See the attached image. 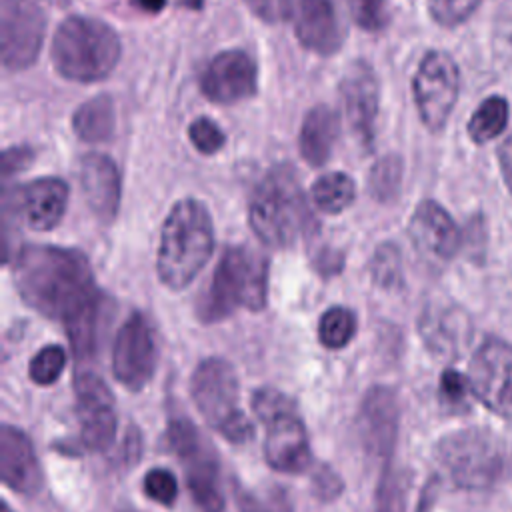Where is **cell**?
Masks as SVG:
<instances>
[{
	"mask_svg": "<svg viewBox=\"0 0 512 512\" xmlns=\"http://www.w3.org/2000/svg\"><path fill=\"white\" fill-rule=\"evenodd\" d=\"M80 186L92 214L108 224L120 206V172L106 154L90 152L80 160Z\"/></svg>",
	"mask_w": 512,
	"mask_h": 512,
	"instance_id": "cell-20",
	"label": "cell"
},
{
	"mask_svg": "<svg viewBox=\"0 0 512 512\" xmlns=\"http://www.w3.org/2000/svg\"><path fill=\"white\" fill-rule=\"evenodd\" d=\"M372 276L384 288H390V286L398 284V280H400V256H398V250L392 244H382L376 250L374 260H372Z\"/></svg>",
	"mask_w": 512,
	"mask_h": 512,
	"instance_id": "cell-34",
	"label": "cell"
},
{
	"mask_svg": "<svg viewBox=\"0 0 512 512\" xmlns=\"http://www.w3.org/2000/svg\"><path fill=\"white\" fill-rule=\"evenodd\" d=\"M440 392L452 404L462 402L468 396V392H472L470 380L456 370H444V374L440 378Z\"/></svg>",
	"mask_w": 512,
	"mask_h": 512,
	"instance_id": "cell-38",
	"label": "cell"
},
{
	"mask_svg": "<svg viewBox=\"0 0 512 512\" xmlns=\"http://www.w3.org/2000/svg\"><path fill=\"white\" fill-rule=\"evenodd\" d=\"M398 400L390 388L376 386L366 392L358 412V434L364 452L374 460L390 456L398 434Z\"/></svg>",
	"mask_w": 512,
	"mask_h": 512,
	"instance_id": "cell-17",
	"label": "cell"
},
{
	"mask_svg": "<svg viewBox=\"0 0 512 512\" xmlns=\"http://www.w3.org/2000/svg\"><path fill=\"white\" fill-rule=\"evenodd\" d=\"M74 396L82 444L90 450H106L116 434V410L110 388L100 376L82 372L74 380Z\"/></svg>",
	"mask_w": 512,
	"mask_h": 512,
	"instance_id": "cell-13",
	"label": "cell"
},
{
	"mask_svg": "<svg viewBox=\"0 0 512 512\" xmlns=\"http://www.w3.org/2000/svg\"><path fill=\"white\" fill-rule=\"evenodd\" d=\"M66 366V354L60 346H46L30 360V378L36 384H52Z\"/></svg>",
	"mask_w": 512,
	"mask_h": 512,
	"instance_id": "cell-30",
	"label": "cell"
},
{
	"mask_svg": "<svg viewBox=\"0 0 512 512\" xmlns=\"http://www.w3.org/2000/svg\"><path fill=\"white\" fill-rule=\"evenodd\" d=\"M266 462L288 474H298L310 464V444L296 410H288L266 424L264 440Z\"/></svg>",
	"mask_w": 512,
	"mask_h": 512,
	"instance_id": "cell-18",
	"label": "cell"
},
{
	"mask_svg": "<svg viewBox=\"0 0 512 512\" xmlns=\"http://www.w3.org/2000/svg\"><path fill=\"white\" fill-rule=\"evenodd\" d=\"M0 474L8 488L32 494L42 484V470L30 440L16 428H0Z\"/></svg>",
	"mask_w": 512,
	"mask_h": 512,
	"instance_id": "cell-21",
	"label": "cell"
},
{
	"mask_svg": "<svg viewBox=\"0 0 512 512\" xmlns=\"http://www.w3.org/2000/svg\"><path fill=\"white\" fill-rule=\"evenodd\" d=\"M422 332L430 346L442 350V352H452L462 342L466 340L468 328L462 326L460 314L452 310H438V312H428L426 320L422 322Z\"/></svg>",
	"mask_w": 512,
	"mask_h": 512,
	"instance_id": "cell-26",
	"label": "cell"
},
{
	"mask_svg": "<svg viewBox=\"0 0 512 512\" xmlns=\"http://www.w3.org/2000/svg\"><path fill=\"white\" fill-rule=\"evenodd\" d=\"M404 510H406L404 484L396 472L386 470L382 474L378 490H376L374 512H404Z\"/></svg>",
	"mask_w": 512,
	"mask_h": 512,
	"instance_id": "cell-31",
	"label": "cell"
},
{
	"mask_svg": "<svg viewBox=\"0 0 512 512\" xmlns=\"http://www.w3.org/2000/svg\"><path fill=\"white\" fill-rule=\"evenodd\" d=\"M168 442L184 464L186 482L196 506L202 512H222L224 498L218 482V462L200 430L188 420H172Z\"/></svg>",
	"mask_w": 512,
	"mask_h": 512,
	"instance_id": "cell-7",
	"label": "cell"
},
{
	"mask_svg": "<svg viewBox=\"0 0 512 512\" xmlns=\"http://www.w3.org/2000/svg\"><path fill=\"white\" fill-rule=\"evenodd\" d=\"M252 408H254V414L258 416V420L264 424H268L270 420H274L276 416H280L288 410H294L292 402L284 394H280L278 390H272V388H262V390L254 392Z\"/></svg>",
	"mask_w": 512,
	"mask_h": 512,
	"instance_id": "cell-35",
	"label": "cell"
},
{
	"mask_svg": "<svg viewBox=\"0 0 512 512\" xmlns=\"http://www.w3.org/2000/svg\"><path fill=\"white\" fill-rule=\"evenodd\" d=\"M408 234L414 248L434 260H448L460 248V230L450 214L436 202L424 200L414 210Z\"/></svg>",
	"mask_w": 512,
	"mask_h": 512,
	"instance_id": "cell-19",
	"label": "cell"
},
{
	"mask_svg": "<svg viewBox=\"0 0 512 512\" xmlns=\"http://www.w3.org/2000/svg\"><path fill=\"white\" fill-rule=\"evenodd\" d=\"M30 160H32V150L30 148H10V150H6L4 156H2L4 174L8 176L10 172L22 170Z\"/></svg>",
	"mask_w": 512,
	"mask_h": 512,
	"instance_id": "cell-40",
	"label": "cell"
},
{
	"mask_svg": "<svg viewBox=\"0 0 512 512\" xmlns=\"http://www.w3.org/2000/svg\"><path fill=\"white\" fill-rule=\"evenodd\" d=\"M312 484H314L316 494H318L320 498H324V500H332L334 496L340 494V488H342V484H340L336 472H332V470L326 468V466L318 468V472L314 474Z\"/></svg>",
	"mask_w": 512,
	"mask_h": 512,
	"instance_id": "cell-39",
	"label": "cell"
},
{
	"mask_svg": "<svg viewBox=\"0 0 512 512\" xmlns=\"http://www.w3.org/2000/svg\"><path fill=\"white\" fill-rule=\"evenodd\" d=\"M68 204V186L60 178H38L20 192V208L26 224L34 230L54 228Z\"/></svg>",
	"mask_w": 512,
	"mask_h": 512,
	"instance_id": "cell-22",
	"label": "cell"
},
{
	"mask_svg": "<svg viewBox=\"0 0 512 512\" xmlns=\"http://www.w3.org/2000/svg\"><path fill=\"white\" fill-rule=\"evenodd\" d=\"M266 280L268 262L262 254L246 246H230L198 304V316L204 322H218L238 306L260 310L266 302Z\"/></svg>",
	"mask_w": 512,
	"mask_h": 512,
	"instance_id": "cell-5",
	"label": "cell"
},
{
	"mask_svg": "<svg viewBox=\"0 0 512 512\" xmlns=\"http://www.w3.org/2000/svg\"><path fill=\"white\" fill-rule=\"evenodd\" d=\"M338 136V118L326 104L314 106L300 128V154L310 166H322L328 162L334 140Z\"/></svg>",
	"mask_w": 512,
	"mask_h": 512,
	"instance_id": "cell-23",
	"label": "cell"
},
{
	"mask_svg": "<svg viewBox=\"0 0 512 512\" xmlns=\"http://www.w3.org/2000/svg\"><path fill=\"white\" fill-rule=\"evenodd\" d=\"M472 394L498 416L512 418V344L488 338L468 370Z\"/></svg>",
	"mask_w": 512,
	"mask_h": 512,
	"instance_id": "cell-11",
	"label": "cell"
},
{
	"mask_svg": "<svg viewBox=\"0 0 512 512\" xmlns=\"http://www.w3.org/2000/svg\"><path fill=\"white\" fill-rule=\"evenodd\" d=\"M236 500H238L240 512H268L250 492H246L242 488L236 490Z\"/></svg>",
	"mask_w": 512,
	"mask_h": 512,
	"instance_id": "cell-43",
	"label": "cell"
},
{
	"mask_svg": "<svg viewBox=\"0 0 512 512\" xmlns=\"http://www.w3.org/2000/svg\"><path fill=\"white\" fill-rule=\"evenodd\" d=\"M2 512H12V510L8 508V504H2Z\"/></svg>",
	"mask_w": 512,
	"mask_h": 512,
	"instance_id": "cell-47",
	"label": "cell"
},
{
	"mask_svg": "<svg viewBox=\"0 0 512 512\" xmlns=\"http://www.w3.org/2000/svg\"><path fill=\"white\" fill-rule=\"evenodd\" d=\"M280 10L304 48L320 56L340 50L344 30L332 0H280Z\"/></svg>",
	"mask_w": 512,
	"mask_h": 512,
	"instance_id": "cell-14",
	"label": "cell"
},
{
	"mask_svg": "<svg viewBox=\"0 0 512 512\" xmlns=\"http://www.w3.org/2000/svg\"><path fill=\"white\" fill-rule=\"evenodd\" d=\"M460 76L456 62L440 50L428 52L412 80L414 102L424 126L432 132L444 128L456 104Z\"/></svg>",
	"mask_w": 512,
	"mask_h": 512,
	"instance_id": "cell-8",
	"label": "cell"
},
{
	"mask_svg": "<svg viewBox=\"0 0 512 512\" xmlns=\"http://www.w3.org/2000/svg\"><path fill=\"white\" fill-rule=\"evenodd\" d=\"M340 96L350 130L362 146H370L378 114V78L368 62L358 60L348 66L340 82Z\"/></svg>",
	"mask_w": 512,
	"mask_h": 512,
	"instance_id": "cell-16",
	"label": "cell"
},
{
	"mask_svg": "<svg viewBox=\"0 0 512 512\" xmlns=\"http://www.w3.org/2000/svg\"><path fill=\"white\" fill-rule=\"evenodd\" d=\"M312 202L326 214H338L346 210L356 196L354 180L344 172H330L320 176L310 190Z\"/></svg>",
	"mask_w": 512,
	"mask_h": 512,
	"instance_id": "cell-25",
	"label": "cell"
},
{
	"mask_svg": "<svg viewBox=\"0 0 512 512\" xmlns=\"http://www.w3.org/2000/svg\"><path fill=\"white\" fill-rule=\"evenodd\" d=\"M56 6H66L68 4V0H52Z\"/></svg>",
	"mask_w": 512,
	"mask_h": 512,
	"instance_id": "cell-46",
	"label": "cell"
},
{
	"mask_svg": "<svg viewBox=\"0 0 512 512\" xmlns=\"http://www.w3.org/2000/svg\"><path fill=\"white\" fill-rule=\"evenodd\" d=\"M248 220L256 236L272 248L288 246L306 232L310 214L290 168H274L260 180L250 200Z\"/></svg>",
	"mask_w": 512,
	"mask_h": 512,
	"instance_id": "cell-4",
	"label": "cell"
},
{
	"mask_svg": "<svg viewBox=\"0 0 512 512\" xmlns=\"http://www.w3.org/2000/svg\"><path fill=\"white\" fill-rule=\"evenodd\" d=\"M50 58L60 76L74 82H96L116 68L120 38L98 18L70 16L52 36Z\"/></svg>",
	"mask_w": 512,
	"mask_h": 512,
	"instance_id": "cell-3",
	"label": "cell"
},
{
	"mask_svg": "<svg viewBox=\"0 0 512 512\" xmlns=\"http://www.w3.org/2000/svg\"><path fill=\"white\" fill-rule=\"evenodd\" d=\"M248 4V8L262 20L266 22H274L282 16L280 10V0H244Z\"/></svg>",
	"mask_w": 512,
	"mask_h": 512,
	"instance_id": "cell-41",
	"label": "cell"
},
{
	"mask_svg": "<svg viewBox=\"0 0 512 512\" xmlns=\"http://www.w3.org/2000/svg\"><path fill=\"white\" fill-rule=\"evenodd\" d=\"M508 124V104L500 96L486 98L468 120V134L474 142L482 144L502 134Z\"/></svg>",
	"mask_w": 512,
	"mask_h": 512,
	"instance_id": "cell-27",
	"label": "cell"
},
{
	"mask_svg": "<svg viewBox=\"0 0 512 512\" xmlns=\"http://www.w3.org/2000/svg\"><path fill=\"white\" fill-rule=\"evenodd\" d=\"M88 260L82 252L58 246H24L14 266L22 300L64 324L100 300Z\"/></svg>",
	"mask_w": 512,
	"mask_h": 512,
	"instance_id": "cell-1",
	"label": "cell"
},
{
	"mask_svg": "<svg viewBox=\"0 0 512 512\" xmlns=\"http://www.w3.org/2000/svg\"><path fill=\"white\" fill-rule=\"evenodd\" d=\"M144 492L154 502L168 506L174 502V498L178 494V484H176V478L172 476V472H168L164 468H154L144 478Z\"/></svg>",
	"mask_w": 512,
	"mask_h": 512,
	"instance_id": "cell-36",
	"label": "cell"
},
{
	"mask_svg": "<svg viewBox=\"0 0 512 512\" xmlns=\"http://www.w3.org/2000/svg\"><path fill=\"white\" fill-rule=\"evenodd\" d=\"M258 68L242 50L216 54L200 78L202 94L216 104H236L256 94Z\"/></svg>",
	"mask_w": 512,
	"mask_h": 512,
	"instance_id": "cell-15",
	"label": "cell"
},
{
	"mask_svg": "<svg viewBox=\"0 0 512 512\" xmlns=\"http://www.w3.org/2000/svg\"><path fill=\"white\" fill-rule=\"evenodd\" d=\"M190 388L198 412L218 434L234 444L252 438V422L238 406V378L226 360H202L192 374Z\"/></svg>",
	"mask_w": 512,
	"mask_h": 512,
	"instance_id": "cell-6",
	"label": "cell"
},
{
	"mask_svg": "<svg viewBox=\"0 0 512 512\" xmlns=\"http://www.w3.org/2000/svg\"><path fill=\"white\" fill-rule=\"evenodd\" d=\"M438 460L452 480L466 488H482L500 470V456L490 434L464 430L446 436L438 444Z\"/></svg>",
	"mask_w": 512,
	"mask_h": 512,
	"instance_id": "cell-10",
	"label": "cell"
},
{
	"mask_svg": "<svg viewBox=\"0 0 512 512\" xmlns=\"http://www.w3.org/2000/svg\"><path fill=\"white\" fill-rule=\"evenodd\" d=\"M356 330L354 314L348 308L334 306L328 308L318 322V338L326 348L346 346Z\"/></svg>",
	"mask_w": 512,
	"mask_h": 512,
	"instance_id": "cell-28",
	"label": "cell"
},
{
	"mask_svg": "<svg viewBox=\"0 0 512 512\" xmlns=\"http://www.w3.org/2000/svg\"><path fill=\"white\" fill-rule=\"evenodd\" d=\"M214 248V228L206 206L194 198L176 202L164 220L156 270L172 290L188 286L204 268Z\"/></svg>",
	"mask_w": 512,
	"mask_h": 512,
	"instance_id": "cell-2",
	"label": "cell"
},
{
	"mask_svg": "<svg viewBox=\"0 0 512 512\" xmlns=\"http://www.w3.org/2000/svg\"><path fill=\"white\" fill-rule=\"evenodd\" d=\"M356 24L376 32L386 24V0H348Z\"/></svg>",
	"mask_w": 512,
	"mask_h": 512,
	"instance_id": "cell-37",
	"label": "cell"
},
{
	"mask_svg": "<svg viewBox=\"0 0 512 512\" xmlns=\"http://www.w3.org/2000/svg\"><path fill=\"white\" fill-rule=\"evenodd\" d=\"M480 4V0H426L430 16L442 26L464 22Z\"/></svg>",
	"mask_w": 512,
	"mask_h": 512,
	"instance_id": "cell-32",
	"label": "cell"
},
{
	"mask_svg": "<svg viewBox=\"0 0 512 512\" xmlns=\"http://www.w3.org/2000/svg\"><path fill=\"white\" fill-rule=\"evenodd\" d=\"M498 162H500V168H502V176H504L508 188L512 190V136H508L504 140V144H500Z\"/></svg>",
	"mask_w": 512,
	"mask_h": 512,
	"instance_id": "cell-42",
	"label": "cell"
},
{
	"mask_svg": "<svg viewBox=\"0 0 512 512\" xmlns=\"http://www.w3.org/2000/svg\"><path fill=\"white\" fill-rule=\"evenodd\" d=\"M154 366V334L148 320L136 312L124 320L116 334L112 350V370L122 386L130 390H140L152 378Z\"/></svg>",
	"mask_w": 512,
	"mask_h": 512,
	"instance_id": "cell-12",
	"label": "cell"
},
{
	"mask_svg": "<svg viewBox=\"0 0 512 512\" xmlns=\"http://www.w3.org/2000/svg\"><path fill=\"white\" fill-rule=\"evenodd\" d=\"M498 22L502 34L512 42V0H504L502 10L498 12Z\"/></svg>",
	"mask_w": 512,
	"mask_h": 512,
	"instance_id": "cell-44",
	"label": "cell"
},
{
	"mask_svg": "<svg viewBox=\"0 0 512 512\" xmlns=\"http://www.w3.org/2000/svg\"><path fill=\"white\" fill-rule=\"evenodd\" d=\"M44 28L40 0H0L2 64L12 72L32 66L44 42Z\"/></svg>",
	"mask_w": 512,
	"mask_h": 512,
	"instance_id": "cell-9",
	"label": "cell"
},
{
	"mask_svg": "<svg viewBox=\"0 0 512 512\" xmlns=\"http://www.w3.org/2000/svg\"><path fill=\"white\" fill-rule=\"evenodd\" d=\"M188 136H190V142L194 144V148L202 154H216L226 142V136L220 130V126L214 120L204 118V116L196 118L188 126Z\"/></svg>",
	"mask_w": 512,
	"mask_h": 512,
	"instance_id": "cell-33",
	"label": "cell"
},
{
	"mask_svg": "<svg viewBox=\"0 0 512 512\" xmlns=\"http://www.w3.org/2000/svg\"><path fill=\"white\" fill-rule=\"evenodd\" d=\"M370 192L378 200H390L396 196L402 180V162L398 156L380 158L370 172Z\"/></svg>",
	"mask_w": 512,
	"mask_h": 512,
	"instance_id": "cell-29",
	"label": "cell"
},
{
	"mask_svg": "<svg viewBox=\"0 0 512 512\" xmlns=\"http://www.w3.org/2000/svg\"><path fill=\"white\" fill-rule=\"evenodd\" d=\"M142 12H148V14H158L160 10H164L166 6V0H132Z\"/></svg>",
	"mask_w": 512,
	"mask_h": 512,
	"instance_id": "cell-45",
	"label": "cell"
},
{
	"mask_svg": "<svg viewBox=\"0 0 512 512\" xmlns=\"http://www.w3.org/2000/svg\"><path fill=\"white\" fill-rule=\"evenodd\" d=\"M116 114L108 94H100L82 106L72 116L74 134L84 142H104L114 134Z\"/></svg>",
	"mask_w": 512,
	"mask_h": 512,
	"instance_id": "cell-24",
	"label": "cell"
}]
</instances>
